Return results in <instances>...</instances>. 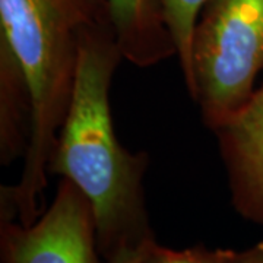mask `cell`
Listing matches in <instances>:
<instances>
[{
	"mask_svg": "<svg viewBox=\"0 0 263 263\" xmlns=\"http://www.w3.org/2000/svg\"><path fill=\"white\" fill-rule=\"evenodd\" d=\"M148 245L142 246V247H123L114 254L108 263H141L145 249Z\"/></svg>",
	"mask_w": 263,
	"mask_h": 263,
	"instance_id": "9c48e42d",
	"label": "cell"
},
{
	"mask_svg": "<svg viewBox=\"0 0 263 263\" xmlns=\"http://www.w3.org/2000/svg\"><path fill=\"white\" fill-rule=\"evenodd\" d=\"M122 59L111 16L85 29L72 98L48 162L50 176L70 180L89 200L105 263L123 247L155 240L143 190L148 155L126 149L113 126L110 88Z\"/></svg>",
	"mask_w": 263,
	"mask_h": 263,
	"instance_id": "6da1fadb",
	"label": "cell"
},
{
	"mask_svg": "<svg viewBox=\"0 0 263 263\" xmlns=\"http://www.w3.org/2000/svg\"><path fill=\"white\" fill-rule=\"evenodd\" d=\"M211 0H164L165 22L177 48L181 73L187 89L192 85V44L197 16Z\"/></svg>",
	"mask_w": 263,
	"mask_h": 263,
	"instance_id": "52a82bcc",
	"label": "cell"
},
{
	"mask_svg": "<svg viewBox=\"0 0 263 263\" xmlns=\"http://www.w3.org/2000/svg\"><path fill=\"white\" fill-rule=\"evenodd\" d=\"M108 0H0V53L27 79L31 132L19 181L3 186L0 209L31 226L41 216L48 162L75 85L84 31L110 18Z\"/></svg>",
	"mask_w": 263,
	"mask_h": 263,
	"instance_id": "7a4b0ae2",
	"label": "cell"
},
{
	"mask_svg": "<svg viewBox=\"0 0 263 263\" xmlns=\"http://www.w3.org/2000/svg\"><path fill=\"white\" fill-rule=\"evenodd\" d=\"M3 263H105L97 246L92 206L67 179L53 203L31 226L0 219Z\"/></svg>",
	"mask_w": 263,
	"mask_h": 263,
	"instance_id": "277c9868",
	"label": "cell"
},
{
	"mask_svg": "<svg viewBox=\"0 0 263 263\" xmlns=\"http://www.w3.org/2000/svg\"><path fill=\"white\" fill-rule=\"evenodd\" d=\"M230 263H263V241L243 252L234 250Z\"/></svg>",
	"mask_w": 263,
	"mask_h": 263,
	"instance_id": "30bf717a",
	"label": "cell"
},
{
	"mask_svg": "<svg viewBox=\"0 0 263 263\" xmlns=\"http://www.w3.org/2000/svg\"><path fill=\"white\" fill-rule=\"evenodd\" d=\"M233 253L231 249H208L203 246L176 250L152 240L145 249L141 263H230Z\"/></svg>",
	"mask_w": 263,
	"mask_h": 263,
	"instance_id": "ba28073f",
	"label": "cell"
},
{
	"mask_svg": "<svg viewBox=\"0 0 263 263\" xmlns=\"http://www.w3.org/2000/svg\"><path fill=\"white\" fill-rule=\"evenodd\" d=\"M215 133L235 209L263 226V85L245 108Z\"/></svg>",
	"mask_w": 263,
	"mask_h": 263,
	"instance_id": "5b68a950",
	"label": "cell"
},
{
	"mask_svg": "<svg viewBox=\"0 0 263 263\" xmlns=\"http://www.w3.org/2000/svg\"><path fill=\"white\" fill-rule=\"evenodd\" d=\"M123 59L138 67L177 56L165 22L164 0H108Z\"/></svg>",
	"mask_w": 263,
	"mask_h": 263,
	"instance_id": "8992f818",
	"label": "cell"
},
{
	"mask_svg": "<svg viewBox=\"0 0 263 263\" xmlns=\"http://www.w3.org/2000/svg\"><path fill=\"white\" fill-rule=\"evenodd\" d=\"M262 69L263 0H211L195 29L189 88L208 127L245 108Z\"/></svg>",
	"mask_w": 263,
	"mask_h": 263,
	"instance_id": "3957f363",
	"label": "cell"
}]
</instances>
